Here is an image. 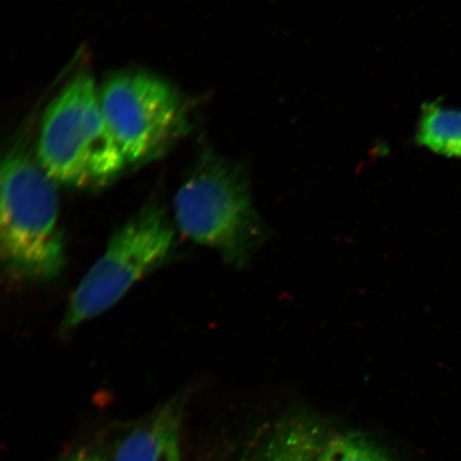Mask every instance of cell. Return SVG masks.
Here are the masks:
<instances>
[{
	"label": "cell",
	"instance_id": "6da1fadb",
	"mask_svg": "<svg viewBox=\"0 0 461 461\" xmlns=\"http://www.w3.org/2000/svg\"><path fill=\"white\" fill-rule=\"evenodd\" d=\"M173 212L183 235L216 250L238 269L250 263L267 240L247 172L211 149L201 153L178 188Z\"/></svg>",
	"mask_w": 461,
	"mask_h": 461
},
{
	"label": "cell",
	"instance_id": "7a4b0ae2",
	"mask_svg": "<svg viewBox=\"0 0 461 461\" xmlns=\"http://www.w3.org/2000/svg\"><path fill=\"white\" fill-rule=\"evenodd\" d=\"M53 178L25 149L5 155L0 176L3 267L15 279L53 280L66 265Z\"/></svg>",
	"mask_w": 461,
	"mask_h": 461
},
{
	"label": "cell",
	"instance_id": "3957f363",
	"mask_svg": "<svg viewBox=\"0 0 461 461\" xmlns=\"http://www.w3.org/2000/svg\"><path fill=\"white\" fill-rule=\"evenodd\" d=\"M37 159L55 182L78 189L108 186L128 166L89 74L75 77L46 109Z\"/></svg>",
	"mask_w": 461,
	"mask_h": 461
},
{
	"label": "cell",
	"instance_id": "277c9868",
	"mask_svg": "<svg viewBox=\"0 0 461 461\" xmlns=\"http://www.w3.org/2000/svg\"><path fill=\"white\" fill-rule=\"evenodd\" d=\"M176 230L164 205L149 202L115 232L80 281L61 322L68 332L113 307L138 281L171 256Z\"/></svg>",
	"mask_w": 461,
	"mask_h": 461
},
{
	"label": "cell",
	"instance_id": "5b68a950",
	"mask_svg": "<svg viewBox=\"0 0 461 461\" xmlns=\"http://www.w3.org/2000/svg\"><path fill=\"white\" fill-rule=\"evenodd\" d=\"M104 118L128 166L158 158L187 128L181 96L146 72H122L100 89Z\"/></svg>",
	"mask_w": 461,
	"mask_h": 461
},
{
	"label": "cell",
	"instance_id": "8992f818",
	"mask_svg": "<svg viewBox=\"0 0 461 461\" xmlns=\"http://www.w3.org/2000/svg\"><path fill=\"white\" fill-rule=\"evenodd\" d=\"M234 461H400L376 437L308 411L258 428Z\"/></svg>",
	"mask_w": 461,
	"mask_h": 461
},
{
	"label": "cell",
	"instance_id": "52a82bcc",
	"mask_svg": "<svg viewBox=\"0 0 461 461\" xmlns=\"http://www.w3.org/2000/svg\"><path fill=\"white\" fill-rule=\"evenodd\" d=\"M186 393L177 394L131 429L113 461H182L181 424Z\"/></svg>",
	"mask_w": 461,
	"mask_h": 461
},
{
	"label": "cell",
	"instance_id": "ba28073f",
	"mask_svg": "<svg viewBox=\"0 0 461 461\" xmlns=\"http://www.w3.org/2000/svg\"><path fill=\"white\" fill-rule=\"evenodd\" d=\"M416 141L442 157L461 158V109L439 102L424 104Z\"/></svg>",
	"mask_w": 461,
	"mask_h": 461
},
{
	"label": "cell",
	"instance_id": "9c48e42d",
	"mask_svg": "<svg viewBox=\"0 0 461 461\" xmlns=\"http://www.w3.org/2000/svg\"><path fill=\"white\" fill-rule=\"evenodd\" d=\"M62 461H106L100 455L95 453H77Z\"/></svg>",
	"mask_w": 461,
	"mask_h": 461
}]
</instances>
